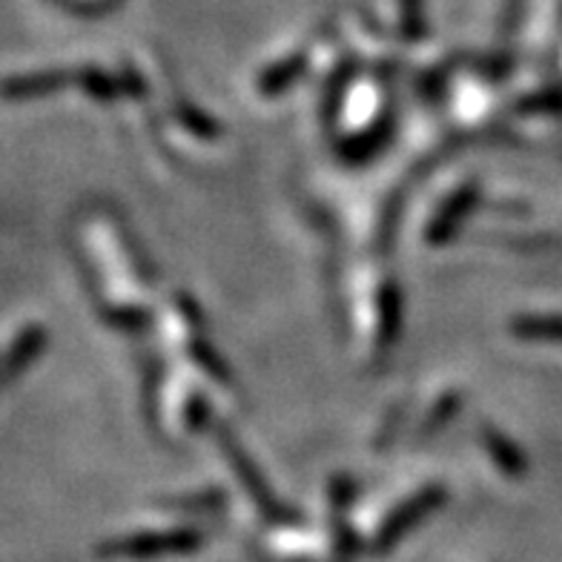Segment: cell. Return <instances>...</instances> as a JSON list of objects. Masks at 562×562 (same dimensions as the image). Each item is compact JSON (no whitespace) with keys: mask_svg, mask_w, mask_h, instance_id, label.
Masks as SVG:
<instances>
[{"mask_svg":"<svg viewBox=\"0 0 562 562\" xmlns=\"http://www.w3.org/2000/svg\"><path fill=\"white\" fill-rule=\"evenodd\" d=\"M514 334L526 339H562V318L557 316H531L519 318L514 325Z\"/></svg>","mask_w":562,"mask_h":562,"instance_id":"1","label":"cell"},{"mask_svg":"<svg viewBox=\"0 0 562 562\" xmlns=\"http://www.w3.org/2000/svg\"><path fill=\"white\" fill-rule=\"evenodd\" d=\"M488 445L496 451V457L499 459H508L505 465H517L519 462V453L510 448V445H505V439L499 437V434H488Z\"/></svg>","mask_w":562,"mask_h":562,"instance_id":"2","label":"cell"}]
</instances>
